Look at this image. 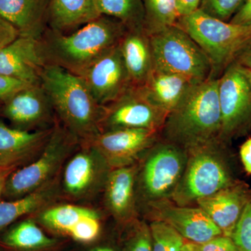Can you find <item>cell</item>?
<instances>
[{
    "label": "cell",
    "mask_w": 251,
    "mask_h": 251,
    "mask_svg": "<svg viewBox=\"0 0 251 251\" xmlns=\"http://www.w3.org/2000/svg\"><path fill=\"white\" fill-rule=\"evenodd\" d=\"M179 18L196 11L199 8L201 0H175Z\"/></svg>",
    "instance_id": "cell-39"
},
{
    "label": "cell",
    "mask_w": 251,
    "mask_h": 251,
    "mask_svg": "<svg viewBox=\"0 0 251 251\" xmlns=\"http://www.w3.org/2000/svg\"><path fill=\"white\" fill-rule=\"evenodd\" d=\"M100 225L99 216L95 211L80 219L69 234L75 240L81 242H90L98 237Z\"/></svg>",
    "instance_id": "cell-32"
},
{
    "label": "cell",
    "mask_w": 251,
    "mask_h": 251,
    "mask_svg": "<svg viewBox=\"0 0 251 251\" xmlns=\"http://www.w3.org/2000/svg\"><path fill=\"white\" fill-rule=\"evenodd\" d=\"M114 251L112 249H110V248L106 247H100L97 248V249H94L93 251Z\"/></svg>",
    "instance_id": "cell-43"
},
{
    "label": "cell",
    "mask_w": 251,
    "mask_h": 251,
    "mask_svg": "<svg viewBox=\"0 0 251 251\" xmlns=\"http://www.w3.org/2000/svg\"><path fill=\"white\" fill-rule=\"evenodd\" d=\"M153 69L189 77L198 82L212 77V67L200 46L177 25L150 35Z\"/></svg>",
    "instance_id": "cell-6"
},
{
    "label": "cell",
    "mask_w": 251,
    "mask_h": 251,
    "mask_svg": "<svg viewBox=\"0 0 251 251\" xmlns=\"http://www.w3.org/2000/svg\"><path fill=\"white\" fill-rule=\"evenodd\" d=\"M226 144L217 139L187 151L184 174L171 201L180 206H190L234 184L224 157Z\"/></svg>",
    "instance_id": "cell-4"
},
{
    "label": "cell",
    "mask_w": 251,
    "mask_h": 251,
    "mask_svg": "<svg viewBox=\"0 0 251 251\" xmlns=\"http://www.w3.org/2000/svg\"><path fill=\"white\" fill-rule=\"evenodd\" d=\"M124 62L133 87H139L153 70L150 36L145 30H127L120 43Z\"/></svg>",
    "instance_id": "cell-21"
},
{
    "label": "cell",
    "mask_w": 251,
    "mask_h": 251,
    "mask_svg": "<svg viewBox=\"0 0 251 251\" xmlns=\"http://www.w3.org/2000/svg\"><path fill=\"white\" fill-rule=\"evenodd\" d=\"M199 247L201 251H239L232 238L223 234L201 244Z\"/></svg>",
    "instance_id": "cell-35"
},
{
    "label": "cell",
    "mask_w": 251,
    "mask_h": 251,
    "mask_svg": "<svg viewBox=\"0 0 251 251\" xmlns=\"http://www.w3.org/2000/svg\"><path fill=\"white\" fill-rule=\"evenodd\" d=\"M182 251H201V249L198 244L190 242L184 243Z\"/></svg>",
    "instance_id": "cell-42"
},
{
    "label": "cell",
    "mask_w": 251,
    "mask_h": 251,
    "mask_svg": "<svg viewBox=\"0 0 251 251\" xmlns=\"http://www.w3.org/2000/svg\"><path fill=\"white\" fill-rule=\"evenodd\" d=\"M99 16L116 18L128 30H145L142 0H95Z\"/></svg>",
    "instance_id": "cell-25"
},
{
    "label": "cell",
    "mask_w": 251,
    "mask_h": 251,
    "mask_svg": "<svg viewBox=\"0 0 251 251\" xmlns=\"http://www.w3.org/2000/svg\"><path fill=\"white\" fill-rule=\"evenodd\" d=\"M39 39L19 36L0 49V74L29 84L40 82L45 67Z\"/></svg>",
    "instance_id": "cell-15"
},
{
    "label": "cell",
    "mask_w": 251,
    "mask_h": 251,
    "mask_svg": "<svg viewBox=\"0 0 251 251\" xmlns=\"http://www.w3.org/2000/svg\"><path fill=\"white\" fill-rule=\"evenodd\" d=\"M145 23L144 29L149 36L175 25L179 16L175 0H142Z\"/></svg>",
    "instance_id": "cell-26"
},
{
    "label": "cell",
    "mask_w": 251,
    "mask_h": 251,
    "mask_svg": "<svg viewBox=\"0 0 251 251\" xmlns=\"http://www.w3.org/2000/svg\"><path fill=\"white\" fill-rule=\"evenodd\" d=\"M200 46L210 61L212 77H219L251 36V26L221 21L199 9L181 16L176 23Z\"/></svg>",
    "instance_id": "cell-5"
},
{
    "label": "cell",
    "mask_w": 251,
    "mask_h": 251,
    "mask_svg": "<svg viewBox=\"0 0 251 251\" xmlns=\"http://www.w3.org/2000/svg\"><path fill=\"white\" fill-rule=\"evenodd\" d=\"M93 211L79 206L64 204L46 209L41 214V219L51 228L69 233L80 219Z\"/></svg>",
    "instance_id": "cell-28"
},
{
    "label": "cell",
    "mask_w": 251,
    "mask_h": 251,
    "mask_svg": "<svg viewBox=\"0 0 251 251\" xmlns=\"http://www.w3.org/2000/svg\"><path fill=\"white\" fill-rule=\"evenodd\" d=\"M13 167L14 166L8 167V168L0 171V197L3 194L5 183H6V179H7L10 173L12 172Z\"/></svg>",
    "instance_id": "cell-41"
},
{
    "label": "cell",
    "mask_w": 251,
    "mask_h": 251,
    "mask_svg": "<svg viewBox=\"0 0 251 251\" xmlns=\"http://www.w3.org/2000/svg\"><path fill=\"white\" fill-rule=\"evenodd\" d=\"M128 251H153L151 231L144 223H140L137 226Z\"/></svg>",
    "instance_id": "cell-33"
},
{
    "label": "cell",
    "mask_w": 251,
    "mask_h": 251,
    "mask_svg": "<svg viewBox=\"0 0 251 251\" xmlns=\"http://www.w3.org/2000/svg\"><path fill=\"white\" fill-rule=\"evenodd\" d=\"M159 140L155 130L121 128L100 132L88 143L110 168H117L133 165Z\"/></svg>",
    "instance_id": "cell-12"
},
{
    "label": "cell",
    "mask_w": 251,
    "mask_h": 251,
    "mask_svg": "<svg viewBox=\"0 0 251 251\" xmlns=\"http://www.w3.org/2000/svg\"><path fill=\"white\" fill-rule=\"evenodd\" d=\"M99 16L95 0H50L47 28L67 34Z\"/></svg>",
    "instance_id": "cell-23"
},
{
    "label": "cell",
    "mask_w": 251,
    "mask_h": 251,
    "mask_svg": "<svg viewBox=\"0 0 251 251\" xmlns=\"http://www.w3.org/2000/svg\"><path fill=\"white\" fill-rule=\"evenodd\" d=\"M138 168L131 166L113 168L105 182V201L109 210L120 221L135 213V186Z\"/></svg>",
    "instance_id": "cell-20"
},
{
    "label": "cell",
    "mask_w": 251,
    "mask_h": 251,
    "mask_svg": "<svg viewBox=\"0 0 251 251\" xmlns=\"http://www.w3.org/2000/svg\"><path fill=\"white\" fill-rule=\"evenodd\" d=\"M77 140L62 125L56 123L37 160L27 166L11 172L6 179L3 195L17 199L49 184Z\"/></svg>",
    "instance_id": "cell-8"
},
{
    "label": "cell",
    "mask_w": 251,
    "mask_h": 251,
    "mask_svg": "<svg viewBox=\"0 0 251 251\" xmlns=\"http://www.w3.org/2000/svg\"><path fill=\"white\" fill-rule=\"evenodd\" d=\"M145 156L140 175L143 198L148 204L171 200L184 174L187 151L160 138Z\"/></svg>",
    "instance_id": "cell-9"
},
{
    "label": "cell",
    "mask_w": 251,
    "mask_h": 251,
    "mask_svg": "<svg viewBox=\"0 0 251 251\" xmlns=\"http://www.w3.org/2000/svg\"><path fill=\"white\" fill-rule=\"evenodd\" d=\"M4 242L9 247L21 250H34L49 247L53 240L33 221L27 220L14 226L4 237Z\"/></svg>",
    "instance_id": "cell-27"
},
{
    "label": "cell",
    "mask_w": 251,
    "mask_h": 251,
    "mask_svg": "<svg viewBox=\"0 0 251 251\" xmlns=\"http://www.w3.org/2000/svg\"><path fill=\"white\" fill-rule=\"evenodd\" d=\"M128 30L116 18L100 16L72 32L46 28L39 39L46 64L58 66L80 75L89 66L115 46Z\"/></svg>",
    "instance_id": "cell-1"
},
{
    "label": "cell",
    "mask_w": 251,
    "mask_h": 251,
    "mask_svg": "<svg viewBox=\"0 0 251 251\" xmlns=\"http://www.w3.org/2000/svg\"><path fill=\"white\" fill-rule=\"evenodd\" d=\"M1 103L3 115L14 128L41 130L54 127L51 125L55 114L41 82L27 86Z\"/></svg>",
    "instance_id": "cell-13"
},
{
    "label": "cell",
    "mask_w": 251,
    "mask_h": 251,
    "mask_svg": "<svg viewBox=\"0 0 251 251\" xmlns=\"http://www.w3.org/2000/svg\"><path fill=\"white\" fill-rule=\"evenodd\" d=\"M8 167L10 166H3L2 164H1V163H0V171H1V170L5 169V168H8Z\"/></svg>",
    "instance_id": "cell-44"
},
{
    "label": "cell",
    "mask_w": 251,
    "mask_h": 251,
    "mask_svg": "<svg viewBox=\"0 0 251 251\" xmlns=\"http://www.w3.org/2000/svg\"><path fill=\"white\" fill-rule=\"evenodd\" d=\"M52 128L25 130L10 127L0 121V163L14 166L16 162L44 146Z\"/></svg>",
    "instance_id": "cell-22"
},
{
    "label": "cell",
    "mask_w": 251,
    "mask_h": 251,
    "mask_svg": "<svg viewBox=\"0 0 251 251\" xmlns=\"http://www.w3.org/2000/svg\"><path fill=\"white\" fill-rule=\"evenodd\" d=\"M49 184L14 201L0 202V230L49 202L55 193V189Z\"/></svg>",
    "instance_id": "cell-24"
},
{
    "label": "cell",
    "mask_w": 251,
    "mask_h": 251,
    "mask_svg": "<svg viewBox=\"0 0 251 251\" xmlns=\"http://www.w3.org/2000/svg\"><path fill=\"white\" fill-rule=\"evenodd\" d=\"M219 140L227 144L251 128V71L232 62L219 77Z\"/></svg>",
    "instance_id": "cell-7"
},
{
    "label": "cell",
    "mask_w": 251,
    "mask_h": 251,
    "mask_svg": "<svg viewBox=\"0 0 251 251\" xmlns=\"http://www.w3.org/2000/svg\"><path fill=\"white\" fill-rule=\"evenodd\" d=\"M148 206L153 221L166 223L184 239L198 245L223 234L199 206H180L169 199L150 202Z\"/></svg>",
    "instance_id": "cell-14"
},
{
    "label": "cell",
    "mask_w": 251,
    "mask_h": 251,
    "mask_svg": "<svg viewBox=\"0 0 251 251\" xmlns=\"http://www.w3.org/2000/svg\"><path fill=\"white\" fill-rule=\"evenodd\" d=\"M19 36V34L11 25L0 17V49L7 46Z\"/></svg>",
    "instance_id": "cell-37"
},
{
    "label": "cell",
    "mask_w": 251,
    "mask_h": 251,
    "mask_svg": "<svg viewBox=\"0 0 251 251\" xmlns=\"http://www.w3.org/2000/svg\"><path fill=\"white\" fill-rule=\"evenodd\" d=\"M229 23L238 25L251 26V0H247L242 8L231 18Z\"/></svg>",
    "instance_id": "cell-38"
},
{
    "label": "cell",
    "mask_w": 251,
    "mask_h": 251,
    "mask_svg": "<svg viewBox=\"0 0 251 251\" xmlns=\"http://www.w3.org/2000/svg\"><path fill=\"white\" fill-rule=\"evenodd\" d=\"M78 77L102 107L115 101L133 87L120 44L96 59Z\"/></svg>",
    "instance_id": "cell-11"
},
{
    "label": "cell",
    "mask_w": 251,
    "mask_h": 251,
    "mask_svg": "<svg viewBox=\"0 0 251 251\" xmlns=\"http://www.w3.org/2000/svg\"><path fill=\"white\" fill-rule=\"evenodd\" d=\"M198 83L180 74L153 69L146 82L138 88L150 103L170 113Z\"/></svg>",
    "instance_id": "cell-18"
},
{
    "label": "cell",
    "mask_w": 251,
    "mask_h": 251,
    "mask_svg": "<svg viewBox=\"0 0 251 251\" xmlns=\"http://www.w3.org/2000/svg\"><path fill=\"white\" fill-rule=\"evenodd\" d=\"M108 163L92 147L75 155L64 170L66 191L74 197H81L106 182L109 172Z\"/></svg>",
    "instance_id": "cell-16"
},
{
    "label": "cell",
    "mask_w": 251,
    "mask_h": 251,
    "mask_svg": "<svg viewBox=\"0 0 251 251\" xmlns=\"http://www.w3.org/2000/svg\"><path fill=\"white\" fill-rule=\"evenodd\" d=\"M231 238L239 251H251V198L246 204Z\"/></svg>",
    "instance_id": "cell-31"
},
{
    "label": "cell",
    "mask_w": 251,
    "mask_h": 251,
    "mask_svg": "<svg viewBox=\"0 0 251 251\" xmlns=\"http://www.w3.org/2000/svg\"><path fill=\"white\" fill-rule=\"evenodd\" d=\"M219 77L197 84L186 99L168 113L160 138L188 151L219 139L221 115Z\"/></svg>",
    "instance_id": "cell-2"
},
{
    "label": "cell",
    "mask_w": 251,
    "mask_h": 251,
    "mask_svg": "<svg viewBox=\"0 0 251 251\" xmlns=\"http://www.w3.org/2000/svg\"><path fill=\"white\" fill-rule=\"evenodd\" d=\"M232 62L251 71V36L237 51Z\"/></svg>",
    "instance_id": "cell-36"
},
{
    "label": "cell",
    "mask_w": 251,
    "mask_h": 251,
    "mask_svg": "<svg viewBox=\"0 0 251 251\" xmlns=\"http://www.w3.org/2000/svg\"><path fill=\"white\" fill-rule=\"evenodd\" d=\"M40 82L62 126L77 140L90 142L100 133L103 107L97 103L80 77L46 64Z\"/></svg>",
    "instance_id": "cell-3"
},
{
    "label": "cell",
    "mask_w": 251,
    "mask_h": 251,
    "mask_svg": "<svg viewBox=\"0 0 251 251\" xmlns=\"http://www.w3.org/2000/svg\"><path fill=\"white\" fill-rule=\"evenodd\" d=\"M31 85L24 81L0 74V102L4 101L27 86Z\"/></svg>",
    "instance_id": "cell-34"
},
{
    "label": "cell",
    "mask_w": 251,
    "mask_h": 251,
    "mask_svg": "<svg viewBox=\"0 0 251 251\" xmlns=\"http://www.w3.org/2000/svg\"><path fill=\"white\" fill-rule=\"evenodd\" d=\"M247 0H201L199 9L211 17L229 22Z\"/></svg>",
    "instance_id": "cell-30"
},
{
    "label": "cell",
    "mask_w": 251,
    "mask_h": 251,
    "mask_svg": "<svg viewBox=\"0 0 251 251\" xmlns=\"http://www.w3.org/2000/svg\"><path fill=\"white\" fill-rule=\"evenodd\" d=\"M168 113L131 87L116 100L103 107L100 132L121 128H142L161 132Z\"/></svg>",
    "instance_id": "cell-10"
},
{
    "label": "cell",
    "mask_w": 251,
    "mask_h": 251,
    "mask_svg": "<svg viewBox=\"0 0 251 251\" xmlns=\"http://www.w3.org/2000/svg\"><path fill=\"white\" fill-rule=\"evenodd\" d=\"M50 0H0V17L19 36L39 39L47 28Z\"/></svg>",
    "instance_id": "cell-19"
},
{
    "label": "cell",
    "mask_w": 251,
    "mask_h": 251,
    "mask_svg": "<svg viewBox=\"0 0 251 251\" xmlns=\"http://www.w3.org/2000/svg\"><path fill=\"white\" fill-rule=\"evenodd\" d=\"M251 197L242 185L232 184L198 200L196 204L217 226L223 235L231 237Z\"/></svg>",
    "instance_id": "cell-17"
},
{
    "label": "cell",
    "mask_w": 251,
    "mask_h": 251,
    "mask_svg": "<svg viewBox=\"0 0 251 251\" xmlns=\"http://www.w3.org/2000/svg\"><path fill=\"white\" fill-rule=\"evenodd\" d=\"M153 251H182L184 238L169 225L153 221L150 226Z\"/></svg>",
    "instance_id": "cell-29"
},
{
    "label": "cell",
    "mask_w": 251,
    "mask_h": 251,
    "mask_svg": "<svg viewBox=\"0 0 251 251\" xmlns=\"http://www.w3.org/2000/svg\"><path fill=\"white\" fill-rule=\"evenodd\" d=\"M240 156L244 169L251 174V138L243 143L240 148Z\"/></svg>",
    "instance_id": "cell-40"
}]
</instances>
